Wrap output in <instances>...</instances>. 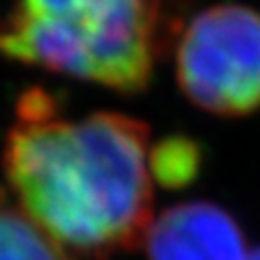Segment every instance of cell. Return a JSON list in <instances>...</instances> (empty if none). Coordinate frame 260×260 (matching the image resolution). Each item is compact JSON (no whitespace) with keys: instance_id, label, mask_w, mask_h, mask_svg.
I'll return each instance as SVG.
<instances>
[{"instance_id":"7","label":"cell","mask_w":260,"mask_h":260,"mask_svg":"<svg viewBox=\"0 0 260 260\" xmlns=\"http://www.w3.org/2000/svg\"><path fill=\"white\" fill-rule=\"evenodd\" d=\"M18 124L22 126H42L59 119V102L44 87H30L22 91L15 104Z\"/></svg>"},{"instance_id":"5","label":"cell","mask_w":260,"mask_h":260,"mask_svg":"<svg viewBox=\"0 0 260 260\" xmlns=\"http://www.w3.org/2000/svg\"><path fill=\"white\" fill-rule=\"evenodd\" d=\"M148 167L160 189H189L204 167V148L193 137L169 135L150 150Z\"/></svg>"},{"instance_id":"3","label":"cell","mask_w":260,"mask_h":260,"mask_svg":"<svg viewBox=\"0 0 260 260\" xmlns=\"http://www.w3.org/2000/svg\"><path fill=\"white\" fill-rule=\"evenodd\" d=\"M176 80L186 100L221 117L260 109V11L215 5L195 15L176 50Z\"/></svg>"},{"instance_id":"6","label":"cell","mask_w":260,"mask_h":260,"mask_svg":"<svg viewBox=\"0 0 260 260\" xmlns=\"http://www.w3.org/2000/svg\"><path fill=\"white\" fill-rule=\"evenodd\" d=\"M0 260H72L24 210L0 206Z\"/></svg>"},{"instance_id":"4","label":"cell","mask_w":260,"mask_h":260,"mask_svg":"<svg viewBox=\"0 0 260 260\" xmlns=\"http://www.w3.org/2000/svg\"><path fill=\"white\" fill-rule=\"evenodd\" d=\"M148 260H247L241 225L213 202H184L154 219L143 241Z\"/></svg>"},{"instance_id":"8","label":"cell","mask_w":260,"mask_h":260,"mask_svg":"<svg viewBox=\"0 0 260 260\" xmlns=\"http://www.w3.org/2000/svg\"><path fill=\"white\" fill-rule=\"evenodd\" d=\"M247 260H260V247H256L254 251H251V254H249V258Z\"/></svg>"},{"instance_id":"2","label":"cell","mask_w":260,"mask_h":260,"mask_svg":"<svg viewBox=\"0 0 260 260\" xmlns=\"http://www.w3.org/2000/svg\"><path fill=\"white\" fill-rule=\"evenodd\" d=\"M160 18L162 0H18L0 52L133 95L152 80Z\"/></svg>"},{"instance_id":"1","label":"cell","mask_w":260,"mask_h":260,"mask_svg":"<svg viewBox=\"0 0 260 260\" xmlns=\"http://www.w3.org/2000/svg\"><path fill=\"white\" fill-rule=\"evenodd\" d=\"M150 128L124 113L15 124L3 169L22 210L61 247L111 260L143 245L154 221Z\"/></svg>"}]
</instances>
